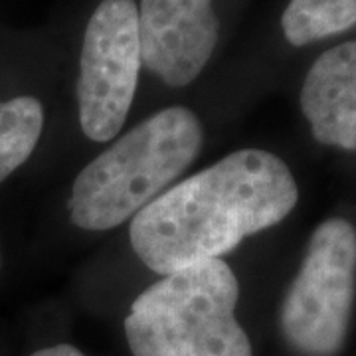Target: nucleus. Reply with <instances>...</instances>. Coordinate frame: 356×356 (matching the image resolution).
<instances>
[{"label":"nucleus","mask_w":356,"mask_h":356,"mask_svg":"<svg viewBox=\"0 0 356 356\" xmlns=\"http://www.w3.org/2000/svg\"><path fill=\"white\" fill-rule=\"evenodd\" d=\"M202 140V125L191 109L154 113L77 175L70 196L72 222L103 232L133 220L191 166Z\"/></svg>","instance_id":"2"},{"label":"nucleus","mask_w":356,"mask_h":356,"mask_svg":"<svg viewBox=\"0 0 356 356\" xmlns=\"http://www.w3.org/2000/svg\"><path fill=\"white\" fill-rule=\"evenodd\" d=\"M140 65L135 0H102L86 28L77 79L79 125L89 139L107 143L125 125Z\"/></svg>","instance_id":"5"},{"label":"nucleus","mask_w":356,"mask_h":356,"mask_svg":"<svg viewBox=\"0 0 356 356\" xmlns=\"http://www.w3.org/2000/svg\"><path fill=\"white\" fill-rule=\"evenodd\" d=\"M44 127V109L36 97L0 103V182L28 161Z\"/></svg>","instance_id":"9"},{"label":"nucleus","mask_w":356,"mask_h":356,"mask_svg":"<svg viewBox=\"0 0 356 356\" xmlns=\"http://www.w3.org/2000/svg\"><path fill=\"white\" fill-rule=\"evenodd\" d=\"M32 356H83L76 346L70 344H58V346H50V348H42Z\"/></svg>","instance_id":"10"},{"label":"nucleus","mask_w":356,"mask_h":356,"mask_svg":"<svg viewBox=\"0 0 356 356\" xmlns=\"http://www.w3.org/2000/svg\"><path fill=\"white\" fill-rule=\"evenodd\" d=\"M240 285L224 259L163 275L133 301L125 334L135 356H254L236 318Z\"/></svg>","instance_id":"3"},{"label":"nucleus","mask_w":356,"mask_h":356,"mask_svg":"<svg viewBox=\"0 0 356 356\" xmlns=\"http://www.w3.org/2000/svg\"><path fill=\"white\" fill-rule=\"evenodd\" d=\"M356 295V229L331 218L313 232L297 277L281 307V331L305 356H334L343 348Z\"/></svg>","instance_id":"4"},{"label":"nucleus","mask_w":356,"mask_h":356,"mask_svg":"<svg viewBox=\"0 0 356 356\" xmlns=\"http://www.w3.org/2000/svg\"><path fill=\"white\" fill-rule=\"evenodd\" d=\"M299 191L289 166L261 149H242L165 191L131 220L140 261L161 275L220 259L243 238L291 214Z\"/></svg>","instance_id":"1"},{"label":"nucleus","mask_w":356,"mask_h":356,"mask_svg":"<svg viewBox=\"0 0 356 356\" xmlns=\"http://www.w3.org/2000/svg\"><path fill=\"white\" fill-rule=\"evenodd\" d=\"M356 26V0H289L281 28L289 44L307 46Z\"/></svg>","instance_id":"8"},{"label":"nucleus","mask_w":356,"mask_h":356,"mask_svg":"<svg viewBox=\"0 0 356 356\" xmlns=\"http://www.w3.org/2000/svg\"><path fill=\"white\" fill-rule=\"evenodd\" d=\"M301 109L318 143L356 151V40L327 50L311 65Z\"/></svg>","instance_id":"7"},{"label":"nucleus","mask_w":356,"mask_h":356,"mask_svg":"<svg viewBox=\"0 0 356 356\" xmlns=\"http://www.w3.org/2000/svg\"><path fill=\"white\" fill-rule=\"evenodd\" d=\"M137 10L143 65L170 88L188 86L216 48L212 0H140Z\"/></svg>","instance_id":"6"}]
</instances>
